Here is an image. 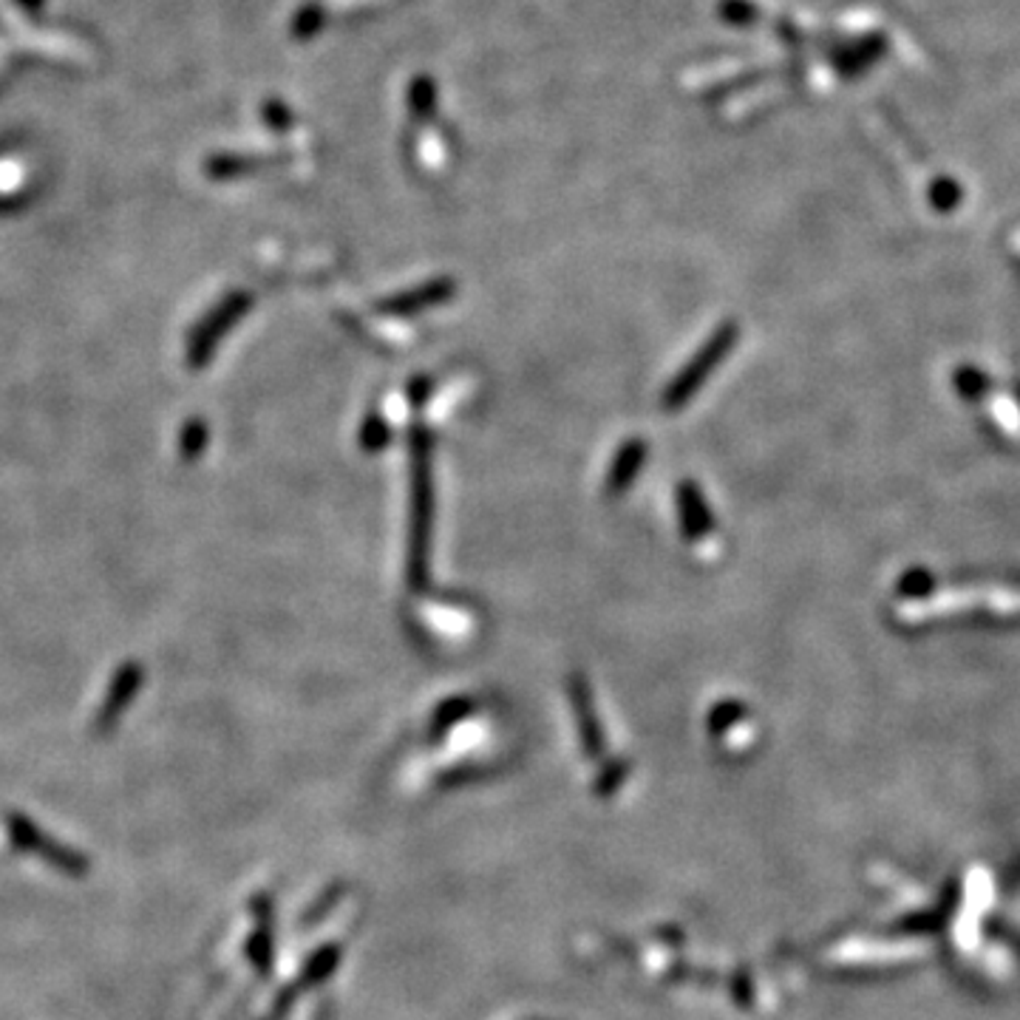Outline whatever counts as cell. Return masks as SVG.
<instances>
[{
  "instance_id": "1",
  "label": "cell",
  "mask_w": 1020,
  "mask_h": 1020,
  "mask_svg": "<svg viewBox=\"0 0 1020 1020\" xmlns=\"http://www.w3.org/2000/svg\"><path fill=\"white\" fill-rule=\"evenodd\" d=\"M735 340H737V329L731 327V324L729 327L717 329L706 347L694 354V361L689 363V366L683 368L678 377H675L672 386H669L667 395H664V406H667L669 411H678L680 406L687 403L689 397L701 389L703 380L715 372L717 363L723 361V354H729V349L735 347Z\"/></svg>"
},
{
  "instance_id": "2",
  "label": "cell",
  "mask_w": 1020,
  "mask_h": 1020,
  "mask_svg": "<svg viewBox=\"0 0 1020 1020\" xmlns=\"http://www.w3.org/2000/svg\"><path fill=\"white\" fill-rule=\"evenodd\" d=\"M250 306H253V298L250 295H244V292H238V295H227L222 304L215 306L213 313H210L208 318H204L202 324L194 329V335H190V343H188L190 366L194 368L208 366L210 354H213V349L219 347V340L224 338V332H230V329L236 327L238 318H242Z\"/></svg>"
},
{
  "instance_id": "3",
  "label": "cell",
  "mask_w": 1020,
  "mask_h": 1020,
  "mask_svg": "<svg viewBox=\"0 0 1020 1020\" xmlns=\"http://www.w3.org/2000/svg\"><path fill=\"white\" fill-rule=\"evenodd\" d=\"M431 468H429V439L417 434L414 454V550H411V582L420 587L425 582V536L431 525Z\"/></svg>"
},
{
  "instance_id": "4",
  "label": "cell",
  "mask_w": 1020,
  "mask_h": 1020,
  "mask_svg": "<svg viewBox=\"0 0 1020 1020\" xmlns=\"http://www.w3.org/2000/svg\"><path fill=\"white\" fill-rule=\"evenodd\" d=\"M448 292H452V284L448 281H439V284H429L423 290L411 292V295H403V298L389 301V304L383 306V309H389V313H417V309H423V306H434L439 301L448 298Z\"/></svg>"
},
{
  "instance_id": "5",
  "label": "cell",
  "mask_w": 1020,
  "mask_h": 1020,
  "mask_svg": "<svg viewBox=\"0 0 1020 1020\" xmlns=\"http://www.w3.org/2000/svg\"><path fill=\"white\" fill-rule=\"evenodd\" d=\"M646 445L644 443H630L624 452L618 454L615 466L610 468V491H624L632 482V477L638 473L641 462H644Z\"/></svg>"
},
{
  "instance_id": "6",
  "label": "cell",
  "mask_w": 1020,
  "mask_h": 1020,
  "mask_svg": "<svg viewBox=\"0 0 1020 1020\" xmlns=\"http://www.w3.org/2000/svg\"><path fill=\"white\" fill-rule=\"evenodd\" d=\"M139 683H142V669H139L137 664H126V667L119 669L117 678H114L112 694H108V701H105V717L117 715L119 708L126 706L128 697L137 692Z\"/></svg>"
},
{
  "instance_id": "7",
  "label": "cell",
  "mask_w": 1020,
  "mask_h": 1020,
  "mask_svg": "<svg viewBox=\"0 0 1020 1020\" xmlns=\"http://www.w3.org/2000/svg\"><path fill=\"white\" fill-rule=\"evenodd\" d=\"M680 505H683V514H687L689 536H701L712 530V516H708V511H706V502L697 496L694 485L680 488Z\"/></svg>"
},
{
  "instance_id": "8",
  "label": "cell",
  "mask_w": 1020,
  "mask_h": 1020,
  "mask_svg": "<svg viewBox=\"0 0 1020 1020\" xmlns=\"http://www.w3.org/2000/svg\"><path fill=\"white\" fill-rule=\"evenodd\" d=\"M204 445H208V425H204L202 420H190V423L181 429V437H179L181 457L196 459L204 452Z\"/></svg>"
}]
</instances>
